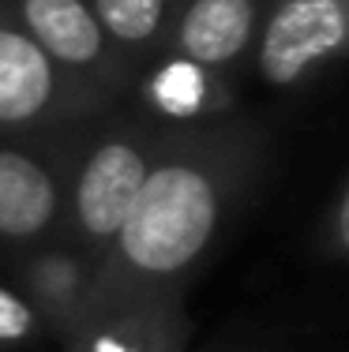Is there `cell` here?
I'll use <instances>...</instances> for the list:
<instances>
[{
	"label": "cell",
	"instance_id": "1",
	"mask_svg": "<svg viewBox=\"0 0 349 352\" xmlns=\"http://www.w3.org/2000/svg\"><path fill=\"white\" fill-rule=\"evenodd\" d=\"M263 157L267 135L240 113L180 128L98 263L102 304L184 300L192 274L260 180Z\"/></svg>",
	"mask_w": 349,
	"mask_h": 352
},
{
	"label": "cell",
	"instance_id": "2",
	"mask_svg": "<svg viewBox=\"0 0 349 352\" xmlns=\"http://www.w3.org/2000/svg\"><path fill=\"white\" fill-rule=\"evenodd\" d=\"M177 124H162L136 102H116L83 128L68 173V206H64L61 240L102 263L124 217L136 206L147 176L162 162Z\"/></svg>",
	"mask_w": 349,
	"mask_h": 352
},
{
	"label": "cell",
	"instance_id": "3",
	"mask_svg": "<svg viewBox=\"0 0 349 352\" xmlns=\"http://www.w3.org/2000/svg\"><path fill=\"white\" fill-rule=\"evenodd\" d=\"M113 105L116 98L64 72L0 0V135H56Z\"/></svg>",
	"mask_w": 349,
	"mask_h": 352
},
{
	"label": "cell",
	"instance_id": "4",
	"mask_svg": "<svg viewBox=\"0 0 349 352\" xmlns=\"http://www.w3.org/2000/svg\"><path fill=\"white\" fill-rule=\"evenodd\" d=\"M87 124L56 135H0V258L4 263L38 244L61 240L72 154Z\"/></svg>",
	"mask_w": 349,
	"mask_h": 352
},
{
	"label": "cell",
	"instance_id": "5",
	"mask_svg": "<svg viewBox=\"0 0 349 352\" xmlns=\"http://www.w3.org/2000/svg\"><path fill=\"white\" fill-rule=\"evenodd\" d=\"M349 60V0H271L252 49L263 87L293 94Z\"/></svg>",
	"mask_w": 349,
	"mask_h": 352
},
{
	"label": "cell",
	"instance_id": "6",
	"mask_svg": "<svg viewBox=\"0 0 349 352\" xmlns=\"http://www.w3.org/2000/svg\"><path fill=\"white\" fill-rule=\"evenodd\" d=\"M4 8L68 75L116 102L131 94L136 75L113 53L90 0H4Z\"/></svg>",
	"mask_w": 349,
	"mask_h": 352
},
{
	"label": "cell",
	"instance_id": "7",
	"mask_svg": "<svg viewBox=\"0 0 349 352\" xmlns=\"http://www.w3.org/2000/svg\"><path fill=\"white\" fill-rule=\"evenodd\" d=\"M8 281L30 300L56 345L68 341L102 304L98 258L64 240H49L8 258Z\"/></svg>",
	"mask_w": 349,
	"mask_h": 352
},
{
	"label": "cell",
	"instance_id": "8",
	"mask_svg": "<svg viewBox=\"0 0 349 352\" xmlns=\"http://www.w3.org/2000/svg\"><path fill=\"white\" fill-rule=\"evenodd\" d=\"M267 4L271 0H188L165 53L195 60L237 82L240 68L252 60Z\"/></svg>",
	"mask_w": 349,
	"mask_h": 352
},
{
	"label": "cell",
	"instance_id": "9",
	"mask_svg": "<svg viewBox=\"0 0 349 352\" xmlns=\"http://www.w3.org/2000/svg\"><path fill=\"white\" fill-rule=\"evenodd\" d=\"M184 300H109L61 341V352H188Z\"/></svg>",
	"mask_w": 349,
	"mask_h": 352
},
{
	"label": "cell",
	"instance_id": "10",
	"mask_svg": "<svg viewBox=\"0 0 349 352\" xmlns=\"http://www.w3.org/2000/svg\"><path fill=\"white\" fill-rule=\"evenodd\" d=\"M128 102H136L162 124L188 128V124H207L237 113V82L222 79L218 72L195 60L162 53L136 75Z\"/></svg>",
	"mask_w": 349,
	"mask_h": 352
},
{
	"label": "cell",
	"instance_id": "11",
	"mask_svg": "<svg viewBox=\"0 0 349 352\" xmlns=\"http://www.w3.org/2000/svg\"><path fill=\"white\" fill-rule=\"evenodd\" d=\"M188 0H90L113 53L139 75L165 53Z\"/></svg>",
	"mask_w": 349,
	"mask_h": 352
},
{
	"label": "cell",
	"instance_id": "12",
	"mask_svg": "<svg viewBox=\"0 0 349 352\" xmlns=\"http://www.w3.org/2000/svg\"><path fill=\"white\" fill-rule=\"evenodd\" d=\"M49 341L41 315L12 281H0V349H34Z\"/></svg>",
	"mask_w": 349,
	"mask_h": 352
},
{
	"label": "cell",
	"instance_id": "13",
	"mask_svg": "<svg viewBox=\"0 0 349 352\" xmlns=\"http://www.w3.org/2000/svg\"><path fill=\"white\" fill-rule=\"evenodd\" d=\"M319 251L330 258V263L349 266V176L342 180L338 195L330 199L327 214H323V225H319Z\"/></svg>",
	"mask_w": 349,
	"mask_h": 352
}]
</instances>
